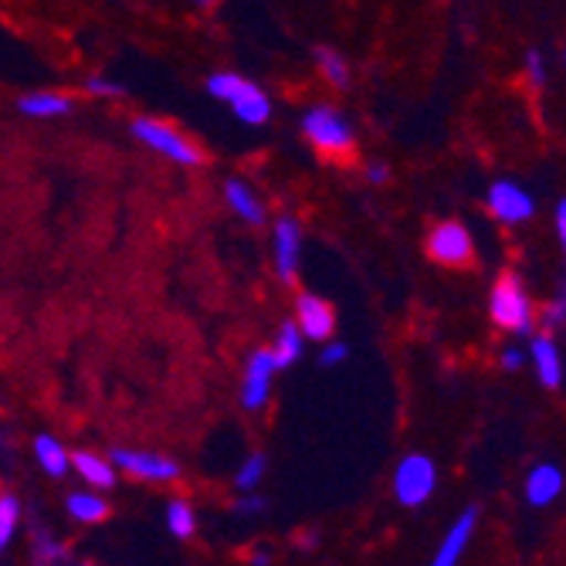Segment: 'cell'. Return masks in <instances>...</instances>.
Masks as SVG:
<instances>
[{"label": "cell", "mask_w": 566, "mask_h": 566, "mask_svg": "<svg viewBox=\"0 0 566 566\" xmlns=\"http://www.w3.org/2000/svg\"><path fill=\"white\" fill-rule=\"evenodd\" d=\"M489 319L502 333L526 336L536 326V305L526 282L516 272H502L489 289Z\"/></svg>", "instance_id": "obj_1"}, {"label": "cell", "mask_w": 566, "mask_h": 566, "mask_svg": "<svg viewBox=\"0 0 566 566\" xmlns=\"http://www.w3.org/2000/svg\"><path fill=\"white\" fill-rule=\"evenodd\" d=\"M302 133L319 157L349 160L356 153V129L336 106H313L302 116Z\"/></svg>", "instance_id": "obj_2"}, {"label": "cell", "mask_w": 566, "mask_h": 566, "mask_svg": "<svg viewBox=\"0 0 566 566\" xmlns=\"http://www.w3.org/2000/svg\"><path fill=\"white\" fill-rule=\"evenodd\" d=\"M208 88L214 98L228 102V106L234 109V116L248 126H265L272 119V98L241 75H231V72L211 75Z\"/></svg>", "instance_id": "obj_3"}, {"label": "cell", "mask_w": 566, "mask_h": 566, "mask_svg": "<svg viewBox=\"0 0 566 566\" xmlns=\"http://www.w3.org/2000/svg\"><path fill=\"white\" fill-rule=\"evenodd\" d=\"M438 492V465L434 458L421 454V451H410L397 461L394 469V499L403 509H421L434 499Z\"/></svg>", "instance_id": "obj_4"}, {"label": "cell", "mask_w": 566, "mask_h": 566, "mask_svg": "<svg viewBox=\"0 0 566 566\" xmlns=\"http://www.w3.org/2000/svg\"><path fill=\"white\" fill-rule=\"evenodd\" d=\"M424 251L441 269H469L475 262V238L461 221H438L424 238Z\"/></svg>", "instance_id": "obj_5"}, {"label": "cell", "mask_w": 566, "mask_h": 566, "mask_svg": "<svg viewBox=\"0 0 566 566\" xmlns=\"http://www.w3.org/2000/svg\"><path fill=\"white\" fill-rule=\"evenodd\" d=\"M133 136L139 143H146L149 149H157L160 157L174 160V164H184V167H200L203 164V149L184 136L177 126L170 123H160V119H136L133 123Z\"/></svg>", "instance_id": "obj_6"}, {"label": "cell", "mask_w": 566, "mask_h": 566, "mask_svg": "<svg viewBox=\"0 0 566 566\" xmlns=\"http://www.w3.org/2000/svg\"><path fill=\"white\" fill-rule=\"evenodd\" d=\"M485 208L502 224H526L536 214V200L516 180H495L485 193Z\"/></svg>", "instance_id": "obj_7"}, {"label": "cell", "mask_w": 566, "mask_h": 566, "mask_svg": "<svg viewBox=\"0 0 566 566\" xmlns=\"http://www.w3.org/2000/svg\"><path fill=\"white\" fill-rule=\"evenodd\" d=\"M279 364L272 349H254L248 367H244V384H241V403L248 410H262L272 397V377H275Z\"/></svg>", "instance_id": "obj_8"}, {"label": "cell", "mask_w": 566, "mask_h": 566, "mask_svg": "<svg viewBox=\"0 0 566 566\" xmlns=\"http://www.w3.org/2000/svg\"><path fill=\"white\" fill-rule=\"evenodd\" d=\"M295 326L302 329L305 339L316 343H329L333 329H336V313L326 298H319L316 292H298L295 295Z\"/></svg>", "instance_id": "obj_9"}, {"label": "cell", "mask_w": 566, "mask_h": 566, "mask_svg": "<svg viewBox=\"0 0 566 566\" xmlns=\"http://www.w3.org/2000/svg\"><path fill=\"white\" fill-rule=\"evenodd\" d=\"M475 530H479V509L469 505L448 526V533L441 536V543H438V549H434L428 566H461V559H465V553H469V546L475 539Z\"/></svg>", "instance_id": "obj_10"}, {"label": "cell", "mask_w": 566, "mask_h": 566, "mask_svg": "<svg viewBox=\"0 0 566 566\" xmlns=\"http://www.w3.org/2000/svg\"><path fill=\"white\" fill-rule=\"evenodd\" d=\"M109 461L116 469L143 479V482H174L180 479V465L174 458H164V454H149V451H126V448H116L109 454Z\"/></svg>", "instance_id": "obj_11"}, {"label": "cell", "mask_w": 566, "mask_h": 566, "mask_svg": "<svg viewBox=\"0 0 566 566\" xmlns=\"http://www.w3.org/2000/svg\"><path fill=\"white\" fill-rule=\"evenodd\" d=\"M526 359L533 364V374H536L539 387H546V390H559L563 387L566 367H563V353H559V343L553 339V333H546V329L536 333L530 339Z\"/></svg>", "instance_id": "obj_12"}, {"label": "cell", "mask_w": 566, "mask_h": 566, "mask_svg": "<svg viewBox=\"0 0 566 566\" xmlns=\"http://www.w3.org/2000/svg\"><path fill=\"white\" fill-rule=\"evenodd\" d=\"M566 489V475L559 465H553V461H536V465L526 472V482H523V495L533 509H546L553 505Z\"/></svg>", "instance_id": "obj_13"}, {"label": "cell", "mask_w": 566, "mask_h": 566, "mask_svg": "<svg viewBox=\"0 0 566 566\" xmlns=\"http://www.w3.org/2000/svg\"><path fill=\"white\" fill-rule=\"evenodd\" d=\"M302 259V228L295 218H279L275 224V269L282 282H292Z\"/></svg>", "instance_id": "obj_14"}, {"label": "cell", "mask_w": 566, "mask_h": 566, "mask_svg": "<svg viewBox=\"0 0 566 566\" xmlns=\"http://www.w3.org/2000/svg\"><path fill=\"white\" fill-rule=\"evenodd\" d=\"M72 95L65 92H34V95H24L21 98V113L24 116H34V119H55V116H65L72 113Z\"/></svg>", "instance_id": "obj_15"}, {"label": "cell", "mask_w": 566, "mask_h": 566, "mask_svg": "<svg viewBox=\"0 0 566 566\" xmlns=\"http://www.w3.org/2000/svg\"><path fill=\"white\" fill-rule=\"evenodd\" d=\"M72 469L95 489H113L116 485V465L106 458L92 454V451H75L72 454Z\"/></svg>", "instance_id": "obj_16"}, {"label": "cell", "mask_w": 566, "mask_h": 566, "mask_svg": "<svg viewBox=\"0 0 566 566\" xmlns=\"http://www.w3.org/2000/svg\"><path fill=\"white\" fill-rule=\"evenodd\" d=\"M224 197H228V208H231L238 218H244L248 224H262V221H265V208L259 203V197L251 193V187H248V184H241V180H228Z\"/></svg>", "instance_id": "obj_17"}, {"label": "cell", "mask_w": 566, "mask_h": 566, "mask_svg": "<svg viewBox=\"0 0 566 566\" xmlns=\"http://www.w3.org/2000/svg\"><path fill=\"white\" fill-rule=\"evenodd\" d=\"M34 454H38V461H41V469L48 472V475H55V479H62L69 469H72V454L51 438V434H41L38 441H34Z\"/></svg>", "instance_id": "obj_18"}, {"label": "cell", "mask_w": 566, "mask_h": 566, "mask_svg": "<svg viewBox=\"0 0 566 566\" xmlns=\"http://www.w3.org/2000/svg\"><path fill=\"white\" fill-rule=\"evenodd\" d=\"M302 349H305L302 329H298L295 323H282V329H279V336H275V346H272L279 370H282V367H292L295 359L302 356Z\"/></svg>", "instance_id": "obj_19"}, {"label": "cell", "mask_w": 566, "mask_h": 566, "mask_svg": "<svg viewBox=\"0 0 566 566\" xmlns=\"http://www.w3.org/2000/svg\"><path fill=\"white\" fill-rule=\"evenodd\" d=\"M316 69H319V75H323L333 88H346V85H349V65H346V59L339 55V51H333V48H316Z\"/></svg>", "instance_id": "obj_20"}, {"label": "cell", "mask_w": 566, "mask_h": 566, "mask_svg": "<svg viewBox=\"0 0 566 566\" xmlns=\"http://www.w3.org/2000/svg\"><path fill=\"white\" fill-rule=\"evenodd\" d=\"M69 512L78 523H102L109 516V505L92 492H75V495H69Z\"/></svg>", "instance_id": "obj_21"}, {"label": "cell", "mask_w": 566, "mask_h": 566, "mask_svg": "<svg viewBox=\"0 0 566 566\" xmlns=\"http://www.w3.org/2000/svg\"><path fill=\"white\" fill-rule=\"evenodd\" d=\"M167 526H170V533H174V536H180V539L193 536V530H197V516H193L190 502L174 499V502L167 505Z\"/></svg>", "instance_id": "obj_22"}, {"label": "cell", "mask_w": 566, "mask_h": 566, "mask_svg": "<svg viewBox=\"0 0 566 566\" xmlns=\"http://www.w3.org/2000/svg\"><path fill=\"white\" fill-rule=\"evenodd\" d=\"M18 520H21L18 499L14 495H0V549H8V543L14 539Z\"/></svg>", "instance_id": "obj_23"}, {"label": "cell", "mask_w": 566, "mask_h": 566, "mask_svg": "<svg viewBox=\"0 0 566 566\" xmlns=\"http://www.w3.org/2000/svg\"><path fill=\"white\" fill-rule=\"evenodd\" d=\"M543 326H546V333L566 329V282H559L556 295L546 302V308H543Z\"/></svg>", "instance_id": "obj_24"}, {"label": "cell", "mask_w": 566, "mask_h": 566, "mask_svg": "<svg viewBox=\"0 0 566 566\" xmlns=\"http://www.w3.org/2000/svg\"><path fill=\"white\" fill-rule=\"evenodd\" d=\"M262 479H265V454H251V458L244 461V465H241L234 485H238L241 492H254Z\"/></svg>", "instance_id": "obj_25"}, {"label": "cell", "mask_w": 566, "mask_h": 566, "mask_svg": "<svg viewBox=\"0 0 566 566\" xmlns=\"http://www.w3.org/2000/svg\"><path fill=\"white\" fill-rule=\"evenodd\" d=\"M526 82L533 88H543L546 85V62H543L539 51H530V55H526Z\"/></svg>", "instance_id": "obj_26"}, {"label": "cell", "mask_w": 566, "mask_h": 566, "mask_svg": "<svg viewBox=\"0 0 566 566\" xmlns=\"http://www.w3.org/2000/svg\"><path fill=\"white\" fill-rule=\"evenodd\" d=\"M523 364H526V349H520V346H505L502 356H499V367L509 370V374H512V370H520Z\"/></svg>", "instance_id": "obj_27"}, {"label": "cell", "mask_w": 566, "mask_h": 566, "mask_svg": "<svg viewBox=\"0 0 566 566\" xmlns=\"http://www.w3.org/2000/svg\"><path fill=\"white\" fill-rule=\"evenodd\" d=\"M265 509H269V502L262 495H251V492H244V499L234 505V512H241V516H259V512H265Z\"/></svg>", "instance_id": "obj_28"}, {"label": "cell", "mask_w": 566, "mask_h": 566, "mask_svg": "<svg viewBox=\"0 0 566 566\" xmlns=\"http://www.w3.org/2000/svg\"><path fill=\"white\" fill-rule=\"evenodd\" d=\"M343 359H346V346L329 339L326 349H323V356H319V364H323V367H336V364H343Z\"/></svg>", "instance_id": "obj_29"}, {"label": "cell", "mask_w": 566, "mask_h": 566, "mask_svg": "<svg viewBox=\"0 0 566 566\" xmlns=\"http://www.w3.org/2000/svg\"><path fill=\"white\" fill-rule=\"evenodd\" d=\"M553 224H556V238H559V248L566 251V197L556 203V214H553Z\"/></svg>", "instance_id": "obj_30"}, {"label": "cell", "mask_w": 566, "mask_h": 566, "mask_svg": "<svg viewBox=\"0 0 566 566\" xmlns=\"http://www.w3.org/2000/svg\"><path fill=\"white\" fill-rule=\"evenodd\" d=\"M88 92H92V95H123V88L113 85V82H106V78H92V82H88Z\"/></svg>", "instance_id": "obj_31"}, {"label": "cell", "mask_w": 566, "mask_h": 566, "mask_svg": "<svg viewBox=\"0 0 566 566\" xmlns=\"http://www.w3.org/2000/svg\"><path fill=\"white\" fill-rule=\"evenodd\" d=\"M367 180H370V184H387V180H390V170H387L384 164H370V167H367Z\"/></svg>", "instance_id": "obj_32"}, {"label": "cell", "mask_w": 566, "mask_h": 566, "mask_svg": "<svg viewBox=\"0 0 566 566\" xmlns=\"http://www.w3.org/2000/svg\"><path fill=\"white\" fill-rule=\"evenodd\" d=\"M251 563H254V566H269V553H259Z\"/></svg>", "instance_id": "obj_33"}, {"label": "cell", "mask_w": 566, "mask_h": 566, "mask_svg": "<svg viewBox=\"0 0 566 566\" xmlns=\"http://www.w3.org/2000/svg\"><path fill=\"white\" fill-rule=\"evenodd\" d=\"M197 4H200V8H211V4H218V0H197Z\"/></svg>", "instance_id": "obj_34"}, {"label": "cell", "mask_w": 566, "mask_h": 566, "mask_svg": "<svg viewBox=\"0 0 566 566\" xmlns=\"http://www.w3.org/2000/svg\"><path fill=\"white\" fill-rule=\"evenodd\" d=\"M563 62H566V51H563Z\"/></svg>", "instance_id": "obj_35"}]
</instances>
